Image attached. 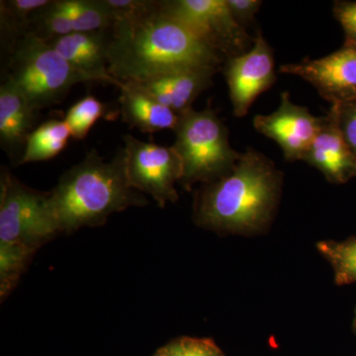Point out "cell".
I'll return each mask as SVG.
<instances>
[{
	"mask_svg": "<svg viewBox=\"0 0 356 356\" xmlns=\"http://www.w3.org/2000/svg\"><path fill=\"white\" fill-rule=\"evenodd\" d=\"M282 185L273 161L248 147L228 175L196 192L193 221L218 235H264L273 225Z\"/></svg>",
	"mask_w": 356,
	"mask_h": 356,
	"instance_id": "6da1fadb",
	"label": "cell"
},
{
	"mask_svg": "<svg viewBox=\"0 0 356 356\" xmlns=\"http://www.w3.org/2000/svg\"><path fill=\"white\" fill-rule=\"evenodd\" d=\"M226 58L196 36L184 23L161 10L112 28L108 51L110 76L118 83L139 81L179 69L220 70Z\"/></svg>",
	"mask_w": 356,
	"mask_h": 356,
	"instance_id": "7a4b0ae2",
	"label": "cell"
},
{
	"mask_svg": "<svg viewBox=\"0 0 356 356\" xmlns=\"http://www.w3.org/2000/svg\"><path fill=\"white\" fill-rule=\"evenodd\" d=\"M144 194L129 184L123 147L110 161L92 149L60 177L48 193L58 235L105 224L115 213L147 205Z\"/></svg>",
	"mask_w": 356,
	"mask_h": 356,
	"instance_id": "3957f363",
	"label": "cell"
},
{
	"mask_svg": "<svg viewBox=\"0 0 356 356\" xmlns=\"http://www.w3.org/2000/svg\"><path fill=\"white\" fill-rule=\"evenodd\" d=\"M6 81L22 93L33 110L62 102L77 83H90L48 42L23 33L6 42Z\"/></svg>",
	"mask_w": 356,
	"mask_h": 356,
	"instance_id": "277c9868",
	"label": "cell"
},
{
	"mask_svg": "<svg viewBox=\"0 0 356 356\" xmlns=\"http://www.w3.org/2000/svg\"><path fill=\"white\" fill-rule=\"evenodd\" d=\"M175 132L172 147L184 165L179 184L187 191L194 184H211L228 175L242 156L232 147L228 129L211 106L179 115Z\"/></svg>",
	"mask_w": 356,
	"mask_h": 356,
	"instance_id": "5b68a950",
	"label": "cell"
},
{
	"mask_svg": "<svg viewBox=\"0 0 356 356\" xmlns=\"http://www.w3.org/2000/svg\"><path fill=\"white\" fill-rule=\"evenodd\" d=\"M58 235L48 193L21 184L6 166L0 172V243H18L38 250Z\"/></svg>",
	"mask_w": 356,
	"mask_h": 356,
	"instance_id": "8992f818",
	"label": "cell"
},
{
	"mask_svg": "<svg viewBox=\"0 0 356 356\" xmlns=\"http://www.w3.org/2000/svg\"><path fill=\"white\" fill-rule=\"evenodd\" d=\"M159 6L226 60L243 55L254 44V38L238 24L227 0H166Z\"/></svg>",
	"mask_w": 356,
	"mask_h": 356,
	"instance_id": "52a82bcc",
	"label": "cell"
},
{
	"mask_svg": "<svg viewBox=\"0 0 356 356\" xmlns=\"http://www.w3.org/2000/svg\"><path fill=\"white\" fill-rule=\"evenodd\" d=\"M123 139L131 186L151 196L159 207L177 202L175 185L184 177V165L175 147L142 142L132 135L124 136Z\"/></svg>",
	"mask_w": 356,
	"mask_h": 356,
	"instance_id": "ba28073f",
	"label": "cell"
},
{
	"mask_svg": "<svg viewBox=\"0 0 356 356\" xmlns=\"http://www.w3.org/2000/svg\"><path fill=\"white\" fill-rule=\"evenodd\" d=\"M224 74L234 115L245 117L254 100L276 81L273 50L261 31L257 32L250 51L226 60Z\"/></svg>",
	"mask_w": 356,
	"mask_h": 356,
	"instance_id": "9c48e42d",
	"label": "cell"
},
{
	"mask_svg": "<svg viewBox=\"0 0 356 356\" xmlns=\"http://www.w3.org/2000/svg\"><path fill=\"white\" fill-rule=\"evenodd\" d=\"M280 72L311 83L332 106L356 100V44L343 46L327 57L281 65Z\"/></svg>",
	"mask_w": 356,
	"mask_h": 356,
	"instance_id": "30bf717a",
	"label": "cell"
},
{
	"mask_svg": "<svg viewBox=\"0 0 356 356\" xmlns=\"http://www.w3.org/2000/svg\"><path fill=\"white\" fill-rule=\"evenodd\" d=\"M323 117H315L307 107L294 104L288 92L281 93L280 105L269 115H257V132L277 143L288 161H303L317 137Z\"/></svg>",
	"mask_w": 356,
	"mask_h": 356,
	"instance_id": "8fae6325",
	"label": "cell"
},
{
	"mask_svg": "<svg viewBox=\"0 0 356 356\" xmlns=\"http://www.w3.org/2000/svg\"><path fill=\"white\" fill-rule=\"evenodd\" d=\"M219 70L213 67L173 70L130 83L181 115L192 109L199 95L212 86L213 77Z\"/></svg>",
	"mask_w": 356,
	"mask_h": 356,
	"instance_id": "7c38bea8",
	"label": "cell"
},
{
	"mask_svg": "<svg viewBox=\"0 0 356 356\" xmlns=\"http://www.w3.org/2000/svg\"><path fill=\"white\" fill-rule=\"evenodd\" d=\"M111 38L112 29L74 32L49 44L90 83L102 81L120 88L122 83L109 74L108 51Z\"/></svg>",
	"mask_w": 356,
	"mask_h": 356,
	"instance_id": "4fadbf2b",
	"label": "cell"
},
{
	"mask_svg": "<svg viewBox=\"0 0 356 356\" xmlns=\"http://www.w3.org/2000/svg\"><path fill=\"white\" fill-rule=\"evenodd\" d=\"M317 168L327 181L344 184L356 178V158L330 110L323 116L317 137L303 159Z\"/></svg>",
	"mask_w": 356,
	"mask_h": 356,
	"instance_id": "5bb4252c",
	"label": "cell"
},
{
	"mask_svg": "<svg viewBox=\"0 0 356 356\" xmlns=\"http://www.w3.org/2000/svg\"><path fill=\"white\" fill-rule=\"evenodd\" d=\"M37 113L16 86L4 79L0 86V145L14 165H19L24 154Z\"/></svg>",
	"mask_w": 356,
	"mask_h": 356,
	"instance_id": "9a60e30c",
	"label": "cell"
},
{
	"mask_svg": "<svg viewBox=\"0 0 356 356\" xmlns=\"http://www.w3.org/2000/svg\"><path fill=\"white\" fill-rule=\"evenodd\" d=\"M122 120L143 133L175 130L179 115L154 100L130 83L120 86Z\"/></svg>",
	"mask_w": 356,
	"mask_h": 356,
	"instance_id": "2e32d148",
	"label": "cell"
},
{
	"mask_svg": "<svg viewBox=\"0 0 356 356\" xmlns=\"http://www.w3.org/2000/svg\"><path fill=\"white\" fill-rule=\"evenodd\" d=\"M70 137L72 133L65 120L44 122L28 136L19 165L55 158L64 151Z\"/></svg>",
	"mask_w": 356,
	"mask_h": 356,
	"instance_id": "e0dca14e",
	"label": "cell"
},
{
	"mask_svg": "<svg viewBox=\"0 0 356 356\" xmlns=\"http://www.w3.org/2000/svg\"><path fill=\"white\" fill-rule=\"evenodd\" d=\"M316 248L331 266L337 286L356 283V236L343 241H320Z\"/></svg>",
	"mask_w": 356,
	"mask_h": 356,
	"instance_id": "ac0fdd59",
	"label": "cell"
},
{
	"mask_svg": "<svg viewBox=\"0 0 356 356\" xmlns=\"http://www.w3.org/2000/svg\"><path fill=\"white\" fill-rule=\"evenodd\" d=\"M74 32V21L65 10L62 0H51L50 4L33 16L26 30V33H31L48 43Z\"/></svg>",
	"mask_w": 356,
	"mask_h": 356,
	"instance_id": "d6986e66",
	"label": "cell"
},
{
	"mask_svg": "<svg viewBox=\"0 0 356 356\" xmlns=\"http://www.w3.org/2000/svg\"><path fill=\"white\" fill-rule=\"evenodd\" d=\"M37 250L18 243H0V298L13 291Z\"/></svg>",
	"mask_w": 356,
	"mask_h": 356,
	"instance_id": "ffe728a7",
	"label": "cell"
},
{
	"mask_svg": "<svg viewBox=\"0 0 356 356\" xmlns=\"http://www.w3.org/2000/svg\"><path fill=\"white\" fill-rule=\"evenodd\" d=\"M76 32H93L112 29L113 19L103 0H62Z\"/></svg>",
	"mask_w": 356,
	"mask_h": 356,
	"instance_id": "44dd1931",
	"label": "cell"
},
{
	"mask_svg": "<svg viewBox=\"0 0 356 356\" xmlns=\"http://www.w3.org/2000/svg\"><path fill=\"white\" fill-rule=\"evenodd\" d=\"M106 114V107L93 95H88L74 103L65 114L72 137L84 140L93 125Z\"/></svg>",
	"mask_w": 356,
	"mask_h": 356,
	"instance_id": "7402d4cb",
	"label": "cell"
},
{
	"mask_svg": "<svg viewBox=\"0 0 356 356\" xmlns=\"http://www.w3.org/2000/svg\"><path fill=\"white\" fill-rule=\"evenodd\" d=\"M154 356H224L209 339L180 337L159 348Z\"/></svg>",
	"mask_w": 356,
	"mask_h": 356,
	"instance_id": "603a6c76",
	"label": "cell"
},
{
	"mask_svg": "<svg viewBox=\"0 0 356 356\" xmlns=\"http://www.w3.org/2000/svg\"><path fill=\"white\" fill-rule=\"evenodd\" d=\"M114 25L130 23L154 13L159 1L154 0H103ZM114 27V26H113Z\"/></svg>",
	"mask_w": 356,
	"mask_h": 356,
	"instance_id": "cb8c5ba5",
	"label": "cell"
},
{
	"mask_svg": "<svg viewBox=\"0 0 356 356\" xmlns=\"http://www.w3.org/2000/svg\"><path fill=\"white\" fill-rule=\"evenodd\" d=\"M337 125L356 158V100L331 107Z\"/></svg>",
	"mask_w": 356,
	"mask_h": 356,
	"instance_id": "d4e9b609",
	"label": "cell"
},
{
	"mask_svg": "<svg viewBox=\"0 0 356 356\" xmlns=\"http://www.w3.org/2000/svg\"><path fill=\"white\" fill-rule=\"evenodd\" d=\"M332 11L343 27L346 41L356 44V1H336Z\"/></svg>",
	"mask_w": 356,
	"mask_h": 356,
	"instance_id": "484cf974",
	"label": "cell"
},
{
	"mask_svg": "<svg viewBox=\"0 0 356 356\" xmlns=\"http://www.w3.org/2000/svg\"><path fill=\"white\" fill-rule=\"evenodd\" d=\"M227 3L238 24L247 30L248 26L254 22L262 2L257 0H227Z\"/></svg>",
	"mask_w": 356,
	"mask_h": 356,
	"instance_id": "4316f807",
	"label": "cell"
},
{
	"mask_svg": "<svg viewBox=\"0 0 356 356\" xmlns=\"http://www.w3.org/2000/svg\"><path fill=\"white\" fill-rule=\"evenodd\" d=\"M353 331L355 332L356 336V307L355 309V313H353Z\"/></svg>",
	"mask_w": 356,
	"mask_h": 356,
	"instance_id": "83f0119b",
	"label": "cell"
}]
</instances>
